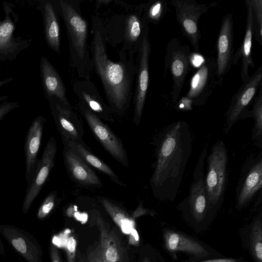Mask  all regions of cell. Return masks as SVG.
Returning <instances> with one entry per match:
<instances>
[{
  "label": "cell",
  "mask_w": 262,
  "mask_h": 262,
  "mask_svg": "<svg viewBox=\"0 0 262 262\" xmlns=\"http://www.w3.org/2000/svg\"><path fill=\"white\" fill-rule=\"evenodd\" d=\"M78 108L97 141L114 159L127 167L128 157L121 139L83 103L78 101Z\"/></svg>",
  "instance_id": "52a82bcc"
},
{
  "label": "cell",
  "mask_w": 262,
  "mask_h": 262,
  "mask_svg": "<svg viewBox=\"0 0 262 262\" xmlns=\"http://www.w3.org/2000/svg\"><path fill=\"white\" fill-rule=\"evenodd\" d=\"M5 17L0 19V61H12L23 50L29 46V40L14 36L18 16L14 10V6L3 2Z\"/></svg>",
  "instance_id": "4fadbf2b"
},
{
  "label": "cell",
  "mask_w": 262,
  "mask_h": 262,
  "mask_svg": "<svg viewBox=\"0 0 262 262\" xmlns=\"http://www.w3.org/2000/svg\"><path fill=\"white\" fill-rule=\"evenodd\" d=\"M58 201L57 191L50 192L40 205L36 213L37 218L39 220L46 219L55 208Z\"/></svg>",
  "instance_id": "d6a6232c"
},
{
  "label": "cell",
  "mask_w": 262,
  "mask_h": 262,
  "mask_svg": "<svg viewBox=\"0 0 262 262\" xmlns=\"http://www.w3.org/2000/svg\"><path fill=\"white\" fill-rule=\"evenodd\" d=\"M146 4L141 5L135 14L127 17L125 29V43L122 51H128L129 56L133 57L141 43L143 35L148 24L141 19V14Z\"/></svg>",
  "instance_id": "484cf974"
},
{
  "label": "cell",
  "mask_w": 262,
  "mask_h": 262,
  "mask_svg": "<svg viewBox=\"0 0 262 262\" xmlns=\"http://www.w3.org/2000/svg\"><path fill=\"white\" fill-rule=\"evenodd\" d=\"M39 69L41 84L47 100L53 98L71 106L61 77L53 64L45 56L41 58Z\"/></svg>",
  "instance_id": "603a6c76"
},
{
  "label": "cell",
  "mask_w": 262,
  "mask_h": 262,
  "mask_svg": "<svg viewBox=\"0 0 262 262\" xmlns=\"http://www.w3.org/2000/svg\"><path fill=\"white\" fill-rule=\"evenodd\" d=\"M168 3L174 8L177 21L183 35L189 40L194 50L199 53L201 33L198 21L208 11V7L194 0H170Z\"/></svg>",
  "instance_id": "30bf717a"
},
{
  "label": "cell",
  "mask_w": 262,
  "mask_h": 262,
  "mask_svg": "<svg viewBox=\"0 0 262 262\" xmlns=\"http://www.w3.org/2000/svg\"><path fill=\"white\" fill-rule=\"evenodd\" d=\"M92 69L95 70L100 79L108 105L113 113L122 116L129 106L137 66L133 57H128L126 51H121L119 53V61H112L106 52L104 27L98 16H92Z\"/></svg>",
  "instance_id": "7a4b0ae2"
},
{
  "label": "cell",
  "mask_w": 262,
  "mask_h": 262,
  "mask_svg": "<svg viewBox=\"0 0 262 262\" xmlns=\"http://www.w3.org/2000/svg\"><path fill=\"white\" fill-rule=\"evenodd\" d=\"M255 97L251 110H248L243 119L253 118L254 124L252 129V140L260 150H262V89L259 88Z\"/></svg>",
  "instance_id": "f546056e"
},
{
  "label": "cell",
  "mask_w": 262,
  "mask_h": 262,
  "mask_svg": "<svg viewBox=\"0 0 262 262\" xmlns=\"http://www.w3.org/2000/svg\"><path fill=\"white\" fill-rule=\"evenodd\" d=\"M57 152L55 138L51 136L47 143L41 157L38 160L31 184L28 186L22 205V211L26 214L39 195L55 165Z\"/></svg>",
  "instance_id": "5bb4252c"
},
{
  "label": "cell",
  "mask_w": 262,
  "mask_h": 262,
  "mask_svg": "<svg viewBox=\"0 0 262 262\" xmlns=\"http://www.w3.org/2000/svg\"><path fill=\"white\" fill-rule=\"evenodd\" d=\"M143 19L147 24L149 22L157 25L168 11V2L165 0L150 1L146 4Z\"/></svg>",
  "instance_id": "4dcf8cb0"
},
{
  "label": "cell",
  "mask_w": 262,
  "mask_h": 262,
  "mask_svg": "<svg viewBox=\"0 0 262 262\" xmlns=\"http://www.w3.org/2000/svg\"><path fill=\"white\" fill-rule=\"evenodd\" d=\"M164 247L171 256L178 252L189 255L192 260L220 256L221 254L204 243L181 232L166 228L162 232Z\"/></svg>",
  "instance_id": "7c38bea8"
},
{
  "label": "cell",
  "mask_w": 262,
  "mask_h": 262,
  "mask_svg": "<svg viewBox=\"0 0 262 262\" xmlns=\"http://www.w3.org/2000/svg\"><path fill=\"white\" fill-rule=\"evenodd\" d=\"M0 233L12 248L27 262H43L37 239L26 231L11 225H0Z\"/></svg>",
  "instance_id": "e0dca14e"
},
{
  "label": "cell",
  "mask_w": 262,
  "mask_h": 262,
  "mask_svg": "<svg viewBox=\"0 0 262 262\" xmlns=\"http://www.w3.org/2000/svg\"><path fill=\"white\" fill-rule=\"evenodd\" d=\"M73 90L79 101L83 103L100 119L110 123L115 122L113 111L104 102L96 86L90 79L75 80Z\"/></svg>",
  "instance_id": "d6986e66"
},
{
  "label": "cell",
  "mask_w": 262,
  "mask_h": 262,
  "mask_svg": "<svg viewBox=\"0 0 262 262\" xmlns=\"http://www.w3.org/2000/svg\"><path fill=\"white\" fill-rule=\"evenodd\" d=\"M141 262H152L151 259L148 256H145Z\"/></svg>",
  "instance_id": "7bdbcfd3"
},
{
  "label": "cell",
  "mask_w": 262,
  "mask_h": 262,
  "mask_svg": "<svg viewBox=\"0 0 262 262\" xmlns=\"http://www.w3.org/2000/svg\"><path fill=\"white\" fill-rule=\"evenodd\" d=\"M208 141L199 155L192 173V180L187 196L178 205L184 219L200 224L207 220L208 202L205 185L204 164L207 157Z\"/></svg>",
  "instance_id": "5b68a950"
},
{
  "label": "cell",
  "mask_w": 262,
  "mask_h": 262,
  "mask_svg": "<svg viewBox=\"0 0 262 262\" xmlns=\"http://www.w3.org/2000/svg\"><path fill=\"white\" fill-rule=\"evenodd\" d=\"M151 45L148 38V27L144 32L141 43L138 50V66L135 95V111L133 121L139 125L141 119L149 82V58Z\"/></svg>",
  "instance_id": "2e32d148"
},
{
  "label": "cell",
  "mask_w": 262,
  "mask_h": 262,
  "mask_svg": "<svg viewBox=\"0 0 262 262\" xmlns=\"http://www.w3.org/2000/svg\"><path fill=\"white\" fill-rule=\"evenodd\" d=\"M262 187V150L248 157L243 165L235 189V207L241 209L253 200Z\"/></svg>",
  "instance_id": "ba28073f"
},
{
  "label": "cell",
  "mask_w": 262,
  "mask_h": 262,
  "mask_svg": "<svg viewBox=\"0 0 262 262\" xmlns=\"http://www.w3.org/2000/svg\"><path fill=\"white\" fill-rule=\"evenodd\" d=\"M97 200L121 231L128 234L130 229L135 227V219L117 202L105 196H98Z\"/></svg>",
  "instance_id": "83f0119b"
},
{
  "label": "cell",
  "mask_w": 262,
  "mask_h": 262,
  "mask_svg": "<svg viewBox=\"0 0 262 262\" xmlns=\"http://www.w3.org/2000/svg\"><path fill=\"white\" fill-rule=\"evenodd\" d=\"M247 9V18L244 37L243 42L233 54L232 64L236 65L240 58L242 59L241 77L243 82L249 77V70L254 68V61L252 56V42L253 35L252 8L249 0H245Z\"/></svg>",
  "instance_id": "cb8c5ba5"
},
{
  "label": "cell",
  "mask_w": 262,
  "mask_h": 262,
  "mask_svg": "<svg viewBox=\"0 0 262 262\" xmlns=\"http://www.w3.org/2000/svg\"><path fill=\"white\" fill-rule=\"evenodd\" d=\"M205 185L208 202L207 220L216 214L221 206L228 182V155L224 142L219 140L211 147L206 157Z\"/></svg>",
  "instance_id": "277c9868"
},
{
  "label": "cell",
  "mask_w": 262,
  "mask_h": 262,
  "mask_svg": "<svg viewBox=\"0 0 262 262\" xmlns=\"http://www.w3.org/2000/svg\"><path fill=\"white\" fill-rule=\"evenodd\" d=\"M61 237L64 241V247L67 253L68 262H75L76 257V239L71 235L68 230L61 234Z\"/></svg>",
  "instance_id": "836d02e7"
},
{
  "label": "cell",
  "mask_w": 262,
  "mask_h": 262,
  "mask_svg": "<svg viewBox=\"0 0 262 262\" xmlns=\"http://www.w3.org/2000/svg\"><path fill=\"white\" fill-rule=\"evenodd\" d=\"M96 222L100 234V245L106 262H128V253L121 238L114 230H110L99 214Z\"/></svg>",
  "instance_id": "44dd1931"
},
{
  "label": "cell",
  "mask_w": 262,
  "mask_h": 262,
  "mask_svg": "<svg viewBox=\"0 0 262 262\" xmlns=\"http://www.w3.org/2000/svg\"><path fill=\"white\" fill-rule=\"evenodd\" d=\"M80 258H79V254H78V258L76 260H76V262H82V259ZM75 262H76V261H75Z\"/></svg>",
  "instance_id": "ee69618b"
},
{
  "label": "cell",
  "mask_w": 262,
  "mask_h": 262,
  "mask_svg": "<svg viewBox=\"0 0 262 262\" xmlns=\"http://www.w3.org/2000/svg\"><path fill=\"white\" fill-rule=\"evenodd\" d=\"M40 9L43 18L44 34L49 47L57 54L60 52V28L57 12L53 2L41 1Z\"/></svg>",
  "instance_id": "d4e9b609"
},
{
  "label": "cell",
  "mask_w": 262,
  "mask_h": 262,
  "mask_svg": "<svg viewBox=\"0 0 262 262\" xmlns=\"http://www.w3.org/2000/svg\"><path fill=\"white\" fill-rule=\"evenodd\" d=\"M217 84L216 58L212 55L205 56L192 76L188 92L184 98L192 105L203 106Z\"/></svg>",
  "instance_id": "9c48e42d"
},
{
  "label": "cell",
  "mask_w": 262,
  "mask_h": 262,
  "mask_svg": "<svg viewBox=\"0 0 262 262\" xmlns=\"http://www.w3.org/2000/svg\"><path fill=\"white\" fill-rule=\"evenodd\" d=\"M252 8L253 35L262 46V1L249 0Z\"/></svg>",
  "instance_id": "1f68e13d"
},
{
  "label": "cell",
  "mask_w": 262,
  "mask_h": 262,
  "mask_svg": "<svg viewBox=\"0 0 262 262\" xmlns=\"http://www.w3.org/2000/svg\"><path fill=\"white\" fill-rule=\"evenodd\" d=\"M46 121L42 115L36 117L32 121L27 131L24 144L25 156V180L29 185L32 181L38 160V155Z\"/></svg>",
  "instance_id": "ffe728a7"
},
{
  "label": "cell",
  "mask_w": 262,
  "mask_h": 262,
  "mask_svg": "<svg viewBox=\"0 0 262 262\" xmlns=\"http://www.w3.org/2000/svg\"><path fill=\"white\" fill-rule=\"evenodd\" d=\"M5 254V249L4 246L0 238V254L4 255Z\"/></svg>",
  "instance_id": "b9f144b4"
},
{
  "label": "cell",
  "mask_w": 262,
  "mask_h": 262,
  "mask_svg": "<svg viewBox=\"0 0 262 262\" xmlns=\"http://www.w3.org/2000/svg\"><path fill=\"white\" fill-rule=\"evenodd\" d=\"M50 256L51 262H62L58 249L53 244L50 245Z\"/></svg>",
  "instance_id": "74e56055"
},
{
  "label": "cell",
  "mask_w": 262,
  "mask_h": 262,
  "mask_svg": "<svg viewBox=\"0 0 262 262\" xmlns=\"http://www.w3.org/2000/svg\"><path fill=\"white\" fill-rule=\"evenodd\" d=\"M86 262H106L100 244L92 248L89 251Z\"/></svg>",
  "instance_id": "e575fe53"
},
{
  "label": "cell",
  "mask_w": 262,
  "mask_h": 262,
  "mask_svg": "<svg viewBox=\"0 0 262 262\" xmlns=\"http://www.w3.org/2000/svg\"><path fill=\"white\" fill-rule=\"evenodd\" d=\"M185 262H244L242 258H220L208 259L203 260H191Z\"/></svg>",
  "instance_id": "f35d334b"
},
{
  "label": "cell",
  "mask_w": 262,
  "mask_h": 262,
  "mask_svg": "<svg viewBox=\"0 0 262 262\" xmlns=\"http://www.w3.org/2000/svg\"><path fill=\"white\" fill-rule=\"evenodd\" d=\"M66 28L69 43L70 61L78 77L90 79L92 69L88 46V25L80 10L71 1L60 0L55 4Z\"/></svg>",
  "instance_id": "3957f363"
},
{
  "label": "cell",
  "mask_w": 262,
  "mask_h": 262,
  "mask_svg": "<svg viewBox=\"0 0 262 262\" xmlns=\"http://www.w3.org/2000/svg\"><path fill=\"white\" fill-rule=\"evenodd\" d=\"M128 235L129 243L136 246H138L140 243L139 236L135 227L130 229Z\"/></svg>",
  "instance_id": "ab89813d"
},
{
  "label": "cell",
  "mask_w": 262,
  "mask_h": 262,
  "mask_svg": "<svg viewBox=\"0 0 262 262\" xmlns=\"http://www.w3.org/2000/svg\"><path fill=\"white\" fill-rule=\"evenodd\" d=\"M246 247L254 262H262V213L260 212L248 227Z\"/></svg>",
  "instance_id": "f1b7e54d"
},
{
  "label": "cell",
  "mask_w": 262,
  "mask_h": 262,
  "mask_svg": "<svg viewBox=\"0 0 262 262\" xmlns=\"http://www.w3.org/2000/svg\"><path fill=\"white\" fill-rule=\"evenodd\" d=\"M155 213V212L154 210L144 208L143 206V203L140 202L132 216L133 218L136 219L137 217L143 215L149 214L151 215H154Z\"/></svg>",
  "instance_id": "8d00e7d4"
},
{
  "label": "cell",
  "mask_w": 262,
  "mask_h": 262,
  "mask_svg": "<svg viewBox=\"0 0 262 262\" xmlns=\"http://www.w3.org/2000/svg\"><path fill=\"white\" fill-rule=\"evenodd\" d=\"M51 114L63 144L70 141H82L84 130L81 118L72 106L58 100L48 99Z\"/></svg>",
  "instance_id": "9a60e30c"
},
{
  "label": "cell",
  "mask_w": 262,
  "mask_h": 262,
  "mask_svg": "<svg viewBox=\"0 0 262 262\" xmlns=\"http://www.w3.org/2000/svg\"><path fill=\"white\" fill-rule=\"evenodd\" d=\"M233 19L231 13L225 15L216 40V73L219 84L221 85L225 76L230 71L233 57Z\"/></svg>",
  "instance_id": "ac0fdd59"
},
{
  "label": "cell",
  "mask_w": 262,
  "mask_h": 262,
  "mask_svg": "<svg viewBox=\"0 0 262 262\" xmlns=\"http://www.w3.org/2000/svg\"><path fill=\"white\" fill-rule=\"evenodd\" d=\"M13 79V77H9L5 79L0 80V88L4 86V85L11 82Z\"/></svg>",
  "instance_id": "60d3db41"
},
{
  "label": "cell",
  "mask_w": 262,
  "mask_h": 262,
  "mask_svg": "<svg viewBox=\"0 0 262 262\" xmlns=\"http://www.w3.org/2000/svg\"><path fill=\"white\" fill-rule=\"evenodd\" d=\"M63 145L71 149L90 167H93L106 175L114 183L120 186H125L114 171L104 162L95 156L85 145L83 140L70 141Z\"/></svg>",
  "instance_id": "4316f807"
},
{
  "label": "cell",
  "mask_w": 262,
  "mask_h": 262,
  "mask_svg": "<svg viewBox=\"0 0 262 262\" xmlns=\"http://www.w3.org/2000/svg\"><path fill=\"white\" fill-rule=\"evenodd\" d=\"M1 70H0V75H1Z\"/></svg>",
  "instance_id": "f6af8a7d"
},
{
  "label": "cell",
  "mask_w": 262,
  "mask_h": 262,
  "mask_svg": "<svg viewBox=\"0 0 262 262\" xmlns=\"http://www.w3.org/2000/svg\"><path fill=\"white\" fill-rule=\"evenodd\" d=\"M191 54L188 45L178 38H173L167 44L164 59V71H169L172 80V101L176 103L182 92L190 70Z\"/></svg>",
  "instance_id": "8992f818"
},
{
  "label": "cell",
  "mask_w": 262,
  "mask_h": 262,
  "mask_svg": "<svg viewBox=\"0 0 262 262\" xmlns=\"http://www.w3.org/2000/svg\"><path fill=\"white\" fill-rule=\"evenodd\" d=\"M262 84V66H260L232 97L225 113L226 122L224 133L227 135L232 127L243 119L248 106Z\"/></svg>",
  "instance_id": "8fae6325"
},
{
  "label": "cell",
  "mask_w": 262,
  "mask_h": 262,
  "mask_svg": "<svg viewBox=\"0 0 262 262\" xmlns=\"http://www.w3.org/2000/svg\"><path fill=\"white\" fill-rule=\"evenodd\" d=\"M64 163L72 179L78 185L100 187L102 182L97 174L71 149L64 146Z\"/></svg>",
  "instance_id": "7402d4cb"
},
{
  "label": "cell",
  "mask_w": 262,
  "mask_h": 262,
  "mask_svg": "<svg viewBox=\"0 0 262 262\" xmlns=\"http://www.w3.org/2000/svg\"><path fill=\"white\" fill-rule=\"evenodd\" d=\"M155 161L150 185L155 198L173 202L192 151V136L185 121H174L155 137Z\"/></svg>",
  "instance_id": "6da1fadb"
},
{
  "label": "cell",
  "mask_w": 262,
  "mask_h": 262,
  "mask_svg": "<svg viewBox=\"0 0 262 262\" xmlns=\"http://www.w3.org/2000/svg\"><path fill=\"white\" fill-rule=\"evenodd\" d=\"M16 102L4 101L0 104V121L11 111L19 107Z\"/></svg>",
  "instance_id": "d590c367"
}]
</instances>
